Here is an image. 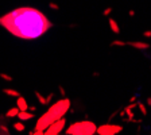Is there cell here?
Segmentation results:
<instances>
[{
  "instance_id": "obj_1",
  "label": "cell",
  "mask_w": 151,
  "mask_h": 135,
  "mask_svg": "<svg viewBox=\"0 0 151 135\" xmlns=\"http://www.w3.org/2000/svg\"><path fill=\"white\" fill-rule=\"evenodd\" d=\"M0 26L16 38L32 41L45 35L53 27V23L34 7H19L0 16Z\"/></svg>"
},
{
  "instance_id": "obj_2",
  "label": "cell",
  "mask_w": 151,
  "mask_h": 135,
  "mask_svg": "<svg viewBox=\"0 0 151 135\" xmlns=\"http://www.w3.org/2000/svg\"><path fill=\"white\" fill-rule=\"evenodd\" d=\"M70 106H72V103H70V100H69L68 97H62L61 100H58L57 103L53 104V106L50 107V108H49L38 120H36L35 129L45 131L53 122L61 119L62 116L66 115V112L70 109Z\"/></svg>"
},
{
  "instance_id": "obj_3",
  "label": "cell",
  "mask_w": 151,
  "mask_h": 135,
  "mask_svg": "<svg viewBox=\"0 0 151 135\" xmlns=\"http://www.w3.org/2000/svg\"><path fill=\"white\" fill-rule=\"evenodd\" d=\"M97 126L92 120H80L70 124L66 129V135H93L96 134Z\"/></svg>"
},
{
  "instance_id": "obj_4",
  "label": "cell",
  "mask_w": 151,
  "mask_h": 135,
  "mask_svg": "<svg viewBox=\"0 0 151 135\" xmlns=\"http://www.w3.org/2000/svg\"><path fill=\"white\" fill-rule=\"evenodd\" d=\"M123 131V127L119 124H112V123H105L96 129V134L99 135H116Z\"/></svg>"
},
{
  "instance_id": "obj_5",
  "label": "cell",
  "mask_w": 151,
  "mask_h": 135,
  "mask_svg": "<svg viewBox=\"0 0 151 135\" xmlns=\"http://www.w3.org/2000/svg\"><path fill=\"white\" fill-rule=\"evenodd\" d=\"M65 126H66V119H65V116H62L61 119L53 122L45 130V135H58L59 132H62V130L65 129Z\"/></svg>"
},
{
  "instance_id": "obj_6",
  "label": "cell",
  "mask_w": 151,
  "mask_h": 135,
  "mask_svg": "<svg viewBox=\"0 0 151 135\" xmlns=\"http://www.w3.org/2000/svg\"><path fill=\"white\" fill-rule=\"evenodd\" d=\"M127 46H131V47L138 49V50H147V49H150V43H147V42H139V41L127 42Z\"/></svg>"
},
{
  "instance_id": "obj_7",
  "label": "cell",
  "mask_w": 151,
  "mask_h": 135,
  "mask_svg": "<svg viewBox=\"0 0 151 135\" xmlns=\"http://www.w3.org/2000/svg\"><path fill=\"white\" fill-rule=\"evenodd\" d=\"M34 95H35V97L39 100V103H41L42 106H46V104H49V103H50V100L54 97V93H53V92H52V93H49V96H42L41 92L35 90V92H34Z\"/></svg>"
},
{
  "instance_id": "obj_8",
  "label": "cell",
  "mask_w": 151,
  "mask_h": 135,
  "mask_svg": "<svg viewBox=\"0 0 151 135\" xmlns=\"http://www.w3.org/2000/svg\"><path fill=\"white\" fill-rule=\"evenodd\" d=\"M16 107L20 109V111H26L29 109V104H27V100L23 96H18L16 97Z\"/></svg>"
},
{
  "instance_id": "obj_9",
  "label": "cell",
  "mask_w": 151,
  "mask_h": 135,
  "mask_svg": "<svg viewBox=\"0 0 151 135\" xmlns=\"http://www.w3.org/2000/svg\"><path fill=\"white\" fill-rule=\"evenodd\" d=\"M18 118H19V120H22V122H26V120H30L34 118V113L29 112V109H26V111H19Z\"/></svg>"
},
{
  "instance_id": "obj_10",
  "label": "cell",
  "mask_w": 151,
  "mask_h": 135,
  "mask_svg": "<svg viewBox=\"0 0 151 135\" xmlns=\"http://www.w3.org/2000/svg\"><path fill=\"white\" fill-rule=\"evenodd\" d=\"M108 23H109V29L112 30L115 34H119L120 32V26L117 24V22H116L115 19H112V18H109V22Z\"/></svg>"
},
{
  "instance_id": "obj_11",
  "label": "cell",
  "mask_w": 151,
  "mask_h": 135,
  "mask_svg": "<svg viewBox=\"0 0 151 135\" xmlns=\"http://www.w3.org/2000/svg\"><path fill=\"white\" fill-rule=\"evenodd\" d=\"M19 111L20 109L18 108V107H12V108H10L6 112V118H16L18 113H19Z\"/></svg>"
},
{
  "instance_id": "obj_12",
  "label": "cell",
  "mask_w": 151,
  "mask_h": 135,
  "mask_svg": "<svg viewBox=\"0 0 151 135\" xmlns=\"http://www.w3.org/2000/svg\"><path fill=\"white\" fill-rule=\"evenodd\" d=\"M3 93H4V95H8V96H14V97H18V96H20L19 90L11 89V88H4V89H3Z\"/></svg>"
},
{
  "instance_id": "obj_13",
  "label": "cell",
  "mask_w": 151,
  "mask_h": 135,
  "mask_svg": "<svg viewBox=\"0 0 151 135\" xmlns=\"http://www.w3.org/2000/svg\"><path fill=\"white\" fill-rule=\"evenodd\" d=\"M12 127L16 130V131H19V132H23V131H24V129H26V127H24V124H23V122H22V120H20V122H16V123H14V126H12Z\"/></svg>"
},
{
  "instance_id": "obj_14",
  "label": "cell",
  "mask_w": 151,
  "mask_h": 135,
  "mask_svg": "<svg viewBox=\"0 0 151 135\" xmlns=\"http://www.w3.org/2000/svg\"><path fill=\"white\" fill-rule=\"evenodd\" d=\"M109 46H127V42L120 41V39H115L109 43Z\"/></svg>"
},
{
  "instance_id": "obj_15",
  "label": "cell",
  "mask_w": 151,
  "mask_h": 135,
  "mask_svg": "<svg viewBox=\"0 0 151 135\" xmlns=\"http://www.w3.org/2000/svg\"><path fill=\"white\" fill-rule=\"evenodd\" d=\"M136 107L140 109V112H142V115H143V116L147 115V111H146V106H145L143 103H136Z\"/></svg>"
},
{
  "instance_id": "obj_16",
  "label": "cell",
  "mask_w": 151,
  "mask_h": 135,
  "mask_svg": "<svg viewBox=\"0 0 151 135\" xmlns=\"http://www.w3.org/2000/svg\"><path fill=\"white\" fill-rule=\"evenodd\" d=\"M0 131H3V134H10V131H8V127H7L4 123L0 122Z\"/></svg>"
},
{
  "instance_id": "obj_17",
  "label": "cell",
  "mask_w": 151,
  "mask_h": 135,
  "mask_svg": "<svg viewBox=\"0 0 151 135\" xmlns=\"http://www.w3.org/2000/svg\"><path fill=\"white\" fill-rule=\"evenodd\" d=\"M30 135H45V131L34 129V130H31V131H30Z\"/></svg>"
},
{
  "instance_id": "obj_18",
  "label": "cell",
  "mask_w": 151,
  "mask_h": 135,
  "mask_svg": "<svg viewBox=\"0 0 151 135\" xmlns=\"http://www.w3.org/2000/svg\"><path fill=\"white\" fill-rule=\"evenodd\" d=\"M0 77L3 78V80H6V81H12L14 80L12 76H10V74H6V73H0Z\"/></svg>"
},
{
  "instance_id": "obj_19",
  "label": "cell",
  "mask_w": 151,
  "mask_h": 135,
  "mask_svg": "<svg viewBox=\"0 0 151 135\" xmlns=\"http://www.w3.org/2000/svg\"><path fill=\"white\" fill-rule=\"evenodd\" d=\"M49 8H50V10H59V6H58L57 3H54V1H52V3H49Z\"/></svg>"
},
{
  "instance_id": "obj_20",
  "label": "cell",
  "mask_w": 151,
  "mask_h": 135,
  "mask_svg": "<svg viewBox=\"0 0 151 135\" xmlns=\"http://www.w3.org/2000/svg\"><path fill=\"white\" fill-rule=\"evenodd\" d=\"M111 12H112V8H111V7H108V8H105V10H104L103 15H104V16H108Z\"/></svg>"
},
{
  "instance_id": "obj_21",
  "label": "cell",
  "mask_w": 151,
  "mask_h": 135,
  "mask_svg": "<svg viewBox=\"0 0 151 135\" xmlns=\"http://www.w3.org/2000/svg\"><path fill=\"white\" fill-rule=\"evenodd\" d=\"M143 35L147 37V38H150V37H151V30H147V31H145V32H143Z\"/></svg>"
},
{
  "instance_id": "obj_22",
  "label": "cell",
  "mask_w": 151,
  "mask_h": 135,
  "mask_svg": "<svg viewBox=\"0 0 151 135\" xmlns=\"http://www.w3.org/2000/svg\"><path fill=\"white\" fill-rule=\"evenodd\" d=\"M59 92H61L62 97H65V89H64V88H62V87H61V85H59Z\"/></svg>"
},
{
  "instance_id": "obj_23",
  "label": "cell",
  "mask_w": 151,
  "mask_h": 135,
  "mask_svg": "<svg viewBox=\"0 0 151 135\" xmlns=\"http://www.w3.org/2000/svg\"><path fill=\"white\" fill-rule=\"evenodd\" d=\"M128 15H130V16H135V11H134V10H130Z\"/></svg>"
},
{
  "instance_id": "obj_24",
  "label": "cell",
  "mask_w": 151,
  "mask_h": 135,
  "mask_svg": "<svg viewBox=\"0 0 151 135\" xmlns=\"http://www.w3.org/2000/svg\"><path fill=\"white\" fill-rule=\"evenodd\" d=\"M136 100V96H132L131 99H130V103H134V101H135Z\"/></svg>"
},
{
  "instance_id": "obj_25",
  "label": "cell",
  "mask_w": 151,
  "mask_h": 135,
  "mask_svg": "<svg viewBox=\"0 0 151 135\" xmlns=\"http://www.w3.org/2000/svg\"><path fill=\"white\" fill-rule=\"evenodd\" d=\"M29 109H30V111H34V112H35V111H36V107H29Z\"/></svg>"
},
{
  "instance_id": "obj_26",
  "label": "cell",
  "mask_w": 151,
  "mask_h": 135,
  "mask_svg": "<svg viewBox=\"0 0 151 135\" xmlns=\"http://www.w3.org/2000/svg\"><path fill=\"white\" fill-rule=\"evenodd\" d=\"M147 104H148V106H151V97H148V99H147Z\"/></svg>"
}]
</instances>
